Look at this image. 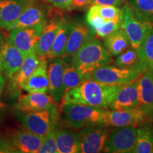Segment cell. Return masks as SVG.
<instances>
[{"mask_svg": "<svg viewBox=\"0 0 153 153\" xmlns=\"http://www.w3.org/2000/svg\"><path fill=\"white\" fill-rule=\"evenodd\" d=\"M152 152H153V150H152Z\"/></svg>", "mask_w": 153, "mask_h": 153, "instance_id": "cell-39", "label": "cell"}, {"mask_svg": "<svg viewBox=\"0 0 153 153\" xmlns=\"http://www.w3.org/2000/svg\"><path fill=\"white\" fill-rule=\"evenodd\" d=\"M64 19V17L58 11L49 9L47 22L34 48V52L39 59H46L48 53Z\"/></svg>", "mask_w": 153, "mask_h": 153, "instance_id": "cell-11", "label": "cell"}, {"mask_svg": "<svg viewBox=\"0 0 153 153\" xmlns=\"http://www.w3.org/2000/svg\"><path fill=\"white\" fill-rule=\"evenodd\" d=\"M103 125L113 128L139 126L152 122L150 118L139 108H130L123 110L104 111Z\"/></svg>", "mask_w": 153, "mask_h": 153, "instance_id": "cell-7", "label": "cell"}, {"mask_svg": "<svg viewBox=\"0 0 153 153\" xmlns=\"http://www.w3.org/2000/svg\"><path fill=\"white\" fill-rule=\"evenodd\" d=\"M42 1L50 4L59 10L69 11L74 9L72 0H42Z\"/></svg>", "mask_w": 153, "mask_h": 153, "instance_id": "cell-33", "label": "cell"}, {"mask_svg": "<svg viewBox=\"0 0 153 153\" xmlns=\"http://www.w3.org/2000/svg\"><path fill=\"white\" fill-rule=\"evenodd\" d=\"M89 10L99 15L105 21L123 19V9L114 6L91 4L89 7Z\"/></svg>", "mask_w": 153, "mask_h": 153, "instance_id": "cell-30", "label": "cell"}, {"mask_svg": "<svg viewBox=\"0 0 153 153\" xmlns=\"http://www.w3.org/2000/svg\"><path fill=\"white\" fill-rule=\"evenodd\" d=\"M55 129L53 128L50 131L43 137V142L38 152L39 153H57V148L55 138Z\"/></svg>", "mask_w": 153, "mask_h": 153, "instance_id": "cell-32", "label": "cell"}, {"mask_svg": "<svg viewBox=\"0 0 153 153\" xmlns=\"http://www.w3.org/2000/svg\"><path fill=\"white\" fill-rule=\"evenodd\" d=\"M152 122H153V116H152Z\"/></svg>", "mask_w": 153, "mask_h": 153, "instance_id": "cell-38", "label": "cell"}, {"mask_svg": "<svg viewBox=\"0 0 153 153\" xmlns=\"http://www.w3.org/2000/svg\"><path fill=\"white\" fill-rule=\"evenodd\" d=\"M143 71L150 70L153 71V28L137 50Z\"/></svg>", "mask_w": 153, "mask_h": 153, "instance_id": "cell-28", "label": "cell"}, {"mask_svg": "<svg viewBox=\"0 0 153 153\" xmlns=\"http://www.w3.org/2000/svg\"><path fill=\"white\" fill-rule=\"evenodd\" d=\"M152 150L153 128L149 124L139 126L133 153H151Z\"/></svg>", "mask_w": 153, "mask_h": 153, "instance_id": "cell-26", "label": "cell"}, {"mask_svg": "<svg viewBox=\"0 0 153 153\" xmlns=\"http://www.w3.org/2000/svg\"><path fill=\"white\" fill-rule=\"evenodd\" d=\"M140 75L139 72L134 70L106 65L94 70L88 75L87 79L107 85H123L137 79Z\"/></svg>", "mask_w": 153, "mask_h": 153, "instance_id": "cell-8", "label": "cell"}, {"mask_svg": "<svg viewBox=\"0 0 153 153\" xmlns=\"http://www.w3.org/2000/svg\"><path fill=\"white\" fill-rule=\"evenodd\" d=\"M74 9H84L91 5V0H72Z\"/></svg>", "mask_w": 153, "mask_h": 153, "instance_id": "cell-35", "label": "cell"}, {"mask_svg": "<svg viewBox=\"0 0 153 153\" xmlns=\"http://www.w3.org/2000/svg\"><path fill=\"white\" fill-rule=\"evenodd\" d=\"M91 4L114 6L119 7L127 2V0H91Z\"/></svg>", "mask_w": 153, "mask_h": 153, "instance_id": "cell-34", "label": "cell"}, {"mask_svg": "<svg viewBox=\"0 0 153 153\" xmlns=\"http://www.w3.org/2000/svg\"><path fill=\"white\" fill-rule=\"evenodd\" d=\"M137 79L120 87L114 101L109 105L112 110H123L137 108L138 103Z\"/></svg>", "mask_w": 153, "mask_h": 153, "instance_id": "cell-20", "label": "cell"}, {"mask_svg": "<svg viewBox=\"0 0 153 153\" xmlns=\"http://www.w3.org/2000/svg\"><path fill=\"white\" fill-rule=\"evenodd\" d=\"M92 38V30L82 22L72 23L64 56L72 57L82 45Z\"/></svg>", "mask_w": 153, "mask_h": 153, "instance_id": "cell-19", "label": "cell"}, {"mask_svg": "<svg viewBox=\"0 0 153 153\" xmlns=\"http://www.w3.org/2000/svg\"><path fill=\"white\" fill-rule=\"evenodd\" d=\"M137 128L133 126L116 128L109 134L104 150V152H133L136 142Z\"/></svg>", "mask_w": 153, "mask_h": 153, "instance_id": "cell-9", "label": "cell"}, {"mask_svg": "<svg viewBox=\"0 0 153 153\" xmlns=\"http://www.w3.org/2000/svg\"><path fill=\"white\" fill-rule=\"evenodd\" d=\"M62 122L66 127L80 129L92 126L103 125L102 108L79 104L61 105Z\"/></svg>", "mask_w": 153, "mask_h": 153, "instance_id": "cell-3", "label": "cell"}, {"mask_svg": "<svg viewBox=\"0 0 153 153\" xmlns=\"http://www.w3.org/2000/svg\"><path fill=\"white\" fill-rule=\"evenodd\" d=\"M123 11V22L120 25L128 37L133 48L137 50L153 28V23L139 16L134 11L128 1L122 7Z\"/></svg>", "mask_w": 153, "mask_h": 153, "instance_id": "cell-6", "label": "cell"}, {"mask_svg": "<svg viewBox=\"0 0 153 153\" xmlns=\"http://www.w3.org/2000/svg\"><path fill=\"white\" fill-rule=\"evenodd\" d=\"M6 79L2 74H0V99H1V94H2L4 88L5 86Z\"/></svg>", "mask_w": 153, "mask_h": 153, "instance_id": "cell-36", "label": "cell"}, {"mask_svg": "<svg viewBox=\"0 0 153 153\" xmlns=\"http://www.w3.org/2000/svg\"><path fill=\"white\" fill-rule=\"evenodd\" d=\"M39 62L40 59L34 51H32L26 55L17 71L9 77L10 81L9 84V89L11 95L16 97L20 94L23 85L35 70Z\"/></svg>", "mask_w": 153, "mask_h": 153, "instance_id": "cell-16", "label": "cell"}, {"mask_svg": "<svg viewBox=\"0 0 153 153\" xmlns=\"http://www.w3.org/2000/svg\"><path fill=\"white\" fill-rule=\"evenodd\" d=\"M85 79L82 77L77 70L72 65V64L70 65L65 61V68L63 72L64 94L67 91L79 85Z\"/></svg>", "mask_w": 153, "mask_h": 153, "instance_id": "cell-29", "label": "cell"}, {"mask_svg": "<svg viewBox=\"0 0 153 153\" xmlns=\"http://www.w3.org/2000/svg\"><path fill=\"white\" fill-rule=\"evenodd\" d=\"M43 137L36 135L25 128L11 130L0 137V152L36 153Z\"/></svg>", "mask_w": 153, "mask_h": 153, "instance_id": "cell-4", "label": "cell"}, {"mask_svg": "<svg viewBox=\"0 0 153 153\" xmlns=\"http://www.w3.org/2000/svg\"><path fill=\"white\" fill-rule=\"evenodd\" d=\"M16 117L23 127L36 135L45 136L56 127L59 118L58 110L55 105L48 109L22 112L16 111Z\"/></svg>", "mask_w": 153, "mask_h": 153, "instance_id": "cell-5", "label": "cell"}, {"mask_svg": "<svg viewBox=\"0 0 153 153\" xmlns=\"http://www.w3.org/2000/svg\"><path fill=\"white\" fill-rule=\"evenodd\" d=\"M131 45L126 32L118 28L104 38V46L112 56H118Z\"/></svg>", "mask_w": 153, "mask_h": 153, "instance_id": "cell-24", "label": "cell"}, {"mask_svg": "<svg viewBox=\"0 0 153 153\" xmlns=\"http://www.w3.org/2000/svg\"><path fill=\"white\" fill-rule=\"evenodd\" d=\"M54 100L47 93L31 92L19 97L16 108L22 112L37 111L48 109L54 106Z\"/></svg>", "mask_w": 153, "mask_h": 153, "instance_id": "cell-18", "label": "cell"}, {"mask_svg": "<svg viewBox=\"0 0 153 153\" xmlns=\"http://www.w3.org/2000/svg\"><path fill=\"white\" fill-rule=\"evenodd\" d=\"M114 63L115 65L119 68L134 70L140 74L143 73L138 53L137 50L132 47L118 55Z\"/></svg>", "mask_w": 153, "mask_h": 153, "instance_id": "cell-27", "label": "cell"}, {"mask_svg": "<svg viewBox=\"0 0 153 153\" xmlns=\"http://www.w3.org/2000/svg\"><path fill=\"white\" fill-rule=\"evenodd\" d=\"M128 3L137 14L153 23V0H128Z\"/></svg>", "mask_w": 153, "mask_h": 153, "instance_id": "cell-31", "label": "cell"}, {"mask_svg": "<svg viewBox=\"0 0 153 153\" xmlns=\"http://www.w3.org/2000/svg\"><path fill=\"white\" fill-rule=\"evenodd\" d=\"M104 126H92L83 128L79 135V152L98 153L104 152L109 136V130Z\"/></svg>", "mask_w": 153, "mask_h": 153, "instance_id": "cell-10", "label": "cell"}, {"mask_svg": "<svg viewBox=\"0 0 153 153\" xmlns=\"http://www.w3.org/2000/svg\"><path fill=\"white\" fill-rule=\"evenodd\" d=\"M138 103L137 108L143 111L152 121L153 71L146 70L137 79Z\"/></svg>", "mask_w": 153, "mask_h": 153, "instance_id": "cell-15", "label": "cell"}, {"mask_svg": "<svg viewBox=\"0 0 153 153\" xmlns=\"http://www.w3.org/2000/svg\"><path fill=\"white\" fill-rule=\"evenodd\" d=\"M0 74H4V68L2 65V62H1V55H0Z\"/></svg>", "mask_w": 153, "mask_h": 153, "instance_id": "cell-37", "label": "cell"}, {"mask_svg": "<svg viewBox=\"0 0 153 153\" xmlns=\"http://www.w3.org/2000/svg\"><path fill=\"white\" fill-rule=\"evenodd\" d=\"M51 62L48 65L49 81V94L55 103H60L64 95L63 89V72L65 60L62 57L50 58Z\"/></svg>", "mask_w": 153, "mask_h": 153, "instance_id": "cell-17", "label": "cell"}, {"mask_svg": "<svg viewBox=\"0 0 153 153\" xmlns=\"http://www.w3.org/2000/svg\"><path fill=\"white\" fill-rule=\"evenodd\" d=\"M30 2V0H0V27L7 30Z\"/></svg>", "mask_w": 153, "mask_h": 153, "instance_id": "cell-22", "label": "cell"}, {"mask_svg": "<svg viewBox=\"0 0 153 153\" xmlns=\"http://www.w3.org/2000/svg\"><path fill=\"white\" fill-rule=\"evenodd\" d=\"M45 23L33 27L17 28L9 30L10 32L7 39L9 43L22 51L25 55H27L29 53L34 51L36 44Z\"/></svg>", "mask_w": 153, "mask_h": 153, "instance_id": "cell-12", "label": "cell"}, {"mask_svg": "<svg viewBox=\"0 0 153 153\" xmlns=\"http://www.w3.org/2000/svg\"><path fill=\"white\" fill-rule=\"evenodd\" d=\"M22 89H24L28 93H47L48 91L49 81L46 59H40L39 64L24 82Z\"/></svg>", "mask_w": 153, "mask_h": 153, "instance_id": "cell-21", "label": "cell"}, {"mask_svg": "<svg viewBox=\"0 0 153 153\" xmlns=\"http://www.w3.org/2000/svg\"><path fill=\"white\" fill-rule=\"evenodd\" d=\"M121 86L85 79L65 94L60 106L65 104H79L99 108H106L114 101Z\"/></svg>", "mask_w": 153, "mask_h": 153, "instance_id": "cell-1", "label": "cell"}, {"mask_svg": "<svg viewBox=\"0 0 153 153\" xmlns=\"http://www.w3.org/2000/svg\"><path fill=\"white\" fill-rule=\"evenodd\" d=\"M71 25L72 23L67 21L65 19L63 20L52 44V46L48 53L46 59L64 57L67 41Z\"/></svg>", "mask_w": 153, "mask_h": 153, "instance_id": "cell-25", "label": "cell"}, {"mask_svg": "<svg viewBox=\"0 0 153 153\" xmlns=\"http://www.w3.org/2000/svg\"><path fill=\"white\" fill-rule=\"evenodd\" d=\"M72 65L84 79L96 69L113 62L111 55L98 39L91 38L74 54Z\"/></svg>", "mask_w": 153, "mask_h": 153, "instance_id": "cell-2", "label": "cell"}, {"mask_svg": "<svg viewBox=\"0 0 153 153\" xmlns=\"http://www.w3.org/2000/svg\"><path fill=\"white\" fill-rule=\"evenodd\" d=\"M0 55L4 68V74L11 77L21 66L25 55L22 51L9 43L7 38L0 36Z\"/></svg>", "mask_w": 153, "mask_h": 153, "instance_id": "cell-14", "label": "cell"}, {"mask_svg": "<svg viewBox=\"0 0 153 153\" xmlns=\"http://www.w3.org/2000/svg\"><path fill=\"white\" fill-rule=\"evenodd\" d=\"M55 138L58 153L79 152V133L56 127Z\"/></svg>", "mask_w": 153, "mask_h": 153, "instance_id": "cell-23", "label": "cell"}, {"mask_svg": "<svg viewBox=\"0 0 153 153\" xmlns=\"http://www.w3.org/2000/svg\"><path fill=\"white\" fill-rule=\"evenodd\" d=\"M49 9L40 4L30 2L24 9L16 20L7 28V30L17 28L33 27L46 22Z\"/></svg>", "mask_w": 153, "mask_h": 153, "instance_id": "cell-13", "label": "cell"}]
</instances>
